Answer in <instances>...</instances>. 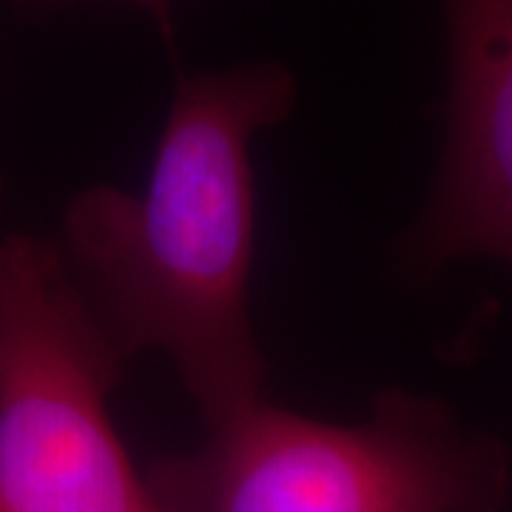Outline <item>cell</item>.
<instances>
[{"label":"cell","instance_id":"obj_3","mask_svg":"<svg viewBox=\"0 0 512 512\" xmlns=\"http://www.w3.org/2000/svg\"><path fill=\"white\" fill-rule=\"evenodd\" d=\"M126 359L63 248L0 242V512H163L109 413Z\"/></svg>","mask_w":512,"mask_h":512},{"label":"cell","instance_id":"obj_1","mask_svg":"<svg viewBox=\"0 0 512 512\" xmlns=\"http://www.w3.org/2000/svg\"><path fill=\"white\" fill-rule=\"evenodd\" d=\"M296 106L276 60L177 77L146 188L94 185L63 220V256L123 359L163 350L205 424L265 402L251 319L256 188L251 148Z\"/></svg>","mask_w":512,"mask_h":512},{"label":"cell","instance_id":"obj_5","mask_svg":"<svg viewBox=\"0 0 512 512\" xmlns=\"http://www.w3.org/2000/svg\"><path fill=\"white\" fill-rule=\"evenodd\" d=\"M18 3L29 12H57V9L77 6V3H94V0H18ZM103 3H126L134 9H143L148 18L154 20L165 49L174 55V43H177L174 40V0H103Z\"/></svg>","mask_w":512,"mask_h":512},{"label":"cell","instance_id":"obj_2","mask_svg":"<svg viewBox=\"0 0 512 512\" xmlns=\"http://www.w3.org/2000/svg\"><path fill=\"white\" fill-rule=\"evenodd\" d=\"M148 481L163 512H501L510 458L439 399L384 390L362 424L259 402Z\"/></svg>","mask_w":512,"mask_h":512},{"label":"cell","instance_id":"obj_4","mask_svg":"<svg viewBox=\"0 0 512 512\" xmlns=\"http://www.w3.org/2000/svg\"><path fill=\"white\" fill-rule=\"evenodd\" d=\"M450 43L447 143L407 259L430 274L450 259L512 265V0H441Z\"/></svg>","mask_w":512,"mask_h":512}]
</instances>
